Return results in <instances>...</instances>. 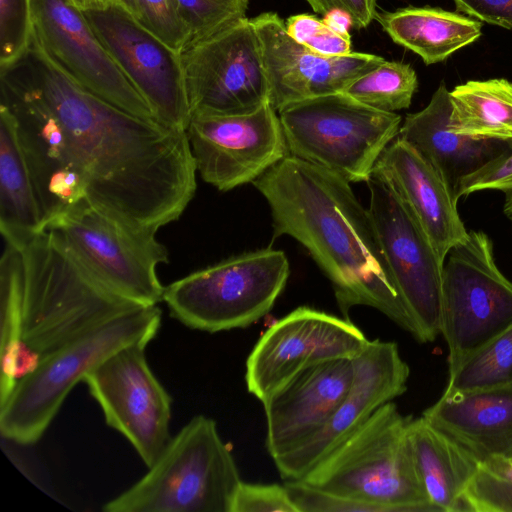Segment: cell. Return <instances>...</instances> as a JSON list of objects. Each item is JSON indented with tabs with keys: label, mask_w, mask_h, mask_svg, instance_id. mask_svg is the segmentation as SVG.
<instances>
[{
	"label": "cell",
	"mask_w": 512,
	"mask_h": 512,
	"mask_svg": "<svg viewBox=\"0 0 512 512\" xmlns=\"http://www.w3.org/2000/svg\"><path fill=\"white\" fill-rule=\"evenodd\" d=\"M3 82L56 120L90 205L139 229L176 221L196 191L186 131L122 110L82 88L33 40Z\"/></svg>",
	"instance_id": "1"
},
{
	"label": "cell",
	"mask_w": 512,
	"mask_h": 512,
	"mask_svg": "<svg viewBox=\"0 0 512 512\" xmlns=\"http://www.w3.org/2000/svg\"><path fill=\"white\" fill-rule=\"evenodd\" d=\"M266 199L274 237L297 240L332 284L349 319L355 306L374 308L421 343L382 254L368 208L338 174L288 155L253 183Z\"/></svg>",
	"instance_id": "2"
},
{
	"label": "cell",
	"mask_w": 512,
	"mask_h": 512,
	"mask_svg": "<svg viewBox=\"0 0 512 512\" xmlns=\"http://www.w3.org/2000/svg\"><path fill=\"white\" fill-rule=\"evenodd\" d=\"M138 306L103 286L58 232L46 229L0 260V402L47 356Z\"/></svg>",
	"instance_id": "3"
},
{
	"label": "cell",
	"mask_w": 512,
	"mask_h": 512,
	"mask_svg": "<svg viewBox=\"0 0 512 512\" xmlns=\"http://www.w3.org/2000/svg\"><path fill=\"white\" fill-rule=\"evenodd\" d=\"M410 417L393 401L382 405L298 481L384 512H436L414 462Z\"/></svg>",
	"instance_id": "4"
},
{
	"label": "cell",
	"mask_w": 512,
	"mask_h": 512,
	"mask_svg": "<svg viewBox=\"0 0 512 512\" xmlns=\"http://www.w3.org/2000/svg\"><path fill=\"white\" fill-rule=\"evenodd\" d=\"M158 305L138 306L74 338L23 377L0 402V432L20 445L36 443L71 390L108 356L136 343L148 345L161 326Z\"/></svg>",
	"instance_id": "5"
},
{
	"label": "cell",
	"mask_w": 512,
	"mask_h": 512,
	"mask_svg": "<svg viewBox=\"0 0 512 512\" xmlns=\"http://www.w3.org/2000/svg\"><path fill=\"white\" fill-rule=\"evenodd\" d=\"M216 422L197 415L172 436L148 472L105 512H230L241 482Z\"/></svg>",
	"instance_id": "6"
},
{
	"label": "cell",
	"mask_w": 512,
	"mask_h": 512,
	"mask_svg": "<svg viewBox=\"0 0 512 512\" xmlns=\"http://www.w3.org/2000/svg\"><path fill=\"white\" fill-rule=\"evenodd\" d=\"M290 156L366 182L398 136L399 114L367 106L344 92L291 103L278 111Z\"/></svg>",
	"instance_id": "7"
},
{
	"label": "cell",
	"mask_w": 512,
	"mask_h": 512,
	"mask_svg": "<svg viewBox=\"0 0 512 512\" xmlns=\"http://www.w3.org/2000/svg\"><path fill=\"white\" fill-rule=\"evenodd\" d=\"M289 275L283 251H250L171 283L163 301L171 316L191 329L216 333L246 328L271 311Z\"/></svg>",
	"instance_id": "8"
},
{
	"label": "cell",
	"mask_w": 512,
	"mask_h": 512,
	"mask_svg": "<svg viewBox=\"0 0 512 512\" xmlns=\"http://www.w3.org/2000/svg\"><path fill=\"white\" fill-rule=\"evenodd\" d=\"M81 265L103 286L140 305L163 301L156 268L168 251L150 230L135 228L84 202L53 221Z\"/></svg>",
	"instance_id": "9"
},
{
	"label": "cell",
	"mask_w": 512,
	"mask_h": 512,
	"mask_svg": "<svg viewBox=\"0 0 512 512\" xmlns=\"http://www.w3.org/2000/svg\"><path fill=\"white\" fill-rule=\"evenodd\" d=\"M512 324V282L497 267L482 231L447 253L442 269L441 334L449 368Z\"/></svg>",
	"instance_id": "10"
},
{
	"label": "cell",
	"mask_w": 512,
	"mask_h": 512,
	"mask_svg": "<svg viewBox=\"0 0 512 512\" xmlns=\"http://www.w3.org/2000/svg\"><path fill=\"white\" fill-rule=\"evenodd\" d=\"M366 184L368 211L394 286L421 343L432 342L441 334L444 262L390 183L373 171Z\"/></svg>",
	"instance_id": "11"
},
{
	"label": "cell",
	"mask_w": 512,
	"mask_h": 512,
	"mask_svg": "<svg viewBox=\"0 0 512 512\" xmlns=\"http://www.w3.org/2000/svg\"><path fill=\"white\" fill-rule=\"evenodd\" d=\"M192 114H243L269 103L260 39L243 17L181 54Z\"/></svg>",
	"instance_id": "12"
},
{
	"label": "cell",
	"mask_w": 512,
	"mask_h": 512,
	"mask_svg": "<svg viewBox=\"0 0 512 512\" xmlns=\"http://www.w3.org/2000/svg\"><path fill=\"white\" fill-rule=\"evenodd\" d=\"M147 344L125 346L84 378L108 426L121 433L150 467L169 440L172 398L151 370Z\"/></svg>",
	"instance_id": "13"
},
{
	"label": "cell",
	"mask_w": 512,
	"mask_h": 512,
	"mask_svg": "<svg viewBox=\"0 0 512 512\" xmlns=\"http://www.w3.org/2000/svg\"><path fill=\"white\" fill-rule=\"evenodd\" d=\"M197 172L220 191L253 183L289 155L277 111L192 114L186 130Z\"/></svg>",
	"instance_id": "14"
},
{
	"label": "cell",
	"mask_w": 512,
	"mask_h": 512,
	"mask_svg": "<svg viewBox=\"0 0 512 512\" xmlns=\"http://www.w3.org/2000/svg\"><path fill=\"white\" fill-rule=\"evenodd\" d=\"M369 340L349 319L301 306L274 322L246 361L247 390L261 403L303 369L355 357Z\"/></svg>",
	"instance_id": "15"
},
{
	"label": "cell",
	"mask_w": 512,
	"mask_h": 512,
	"mask_svg": "<svg viewBox=\"0 0 512 512\" xmlns=\"http://www.w3.org/2000/svg\"><path fill=\"white\" fill-rule=\"evenodd\" d=\"M92 30L161 124L186 131L191 119L180 54L118 2L82 11Z\"/></svg>",
	"instance_id": "16"
},
{
	"label": "cell",
	"mask_w": 512,
	"mask_h": 512,
	"mask_svg": "<svg viewBox=\"0 0 512 512\" xmlns=\"http://www.w3.org/2000/svg\"><path fill=\"white\" fill-rule=\"evenodd\" d=\"M34 38L73 81L131 114L155 119L152 109L100 42L82 11L67 0H34Z\"/></svg>",
	"instance_id": "17"
},
{
	"label": "cell",
	"mask_w": 512,
	"mask_h": 512,
	"mask_svg": "<svg viewBox=\"0 0 512 512\" xmlns=\"http://www.w3.org/2000/svg\"><path fill=\"white\" fill-rule=\"evenodd\" d=\"M351 388L326 424L293 449L273 458L284 481H298L379 407L407 389L408 364L397 343L375 339L354 358Z\"/></svg>",
	"instance_id": "18"
},
{
	"label": "cell",
	"mask_w": 512,
	"mask_h": 512,
	"mask_svg": "<svg viewBox=\"0 0 512 512\" xmlns=\"http://www.w3.org/2000/svg\"><path fill=\"white\" fill-rule=\"evenodd\" d=\"M260 39L269 85V103L278 112L304 99L337 92L380 65L378 55L350 52L326 56L297 42L277 13L252 19Z\"/></svg>",
	"instance_id": "19"
},
{
	"label": "cell",
	"mask_w": 512,
	"mask_h": 512,
	"mask_svg": "<svg viewBox=\"0 0 512 512\" xmlns=\"http://www.w3.org/2000/svg\"><path fill=\"white\" fill-rule=\"evenodd\" d=\"M355 357L324 361L295 374L263 402L266 449L275 458L320 430L347 396Z\"/></svg>",
	"instance_id": "20"
},
{
	"label": "cell",
	"mask_w": 512,
	"mask_h": 512,
	"mask_svg": "<svg viewBox=\"0 0 512 512\" xmlns=\"http://www.w3.org/2000/svg\"><path fill=\"white\" fill-rule=\"evenodd\" d=\"M373 171L390 183L444 262L468 231L459 216L458 201L439 173L398 137L383 151Z\"/></svg>",
	"instance_id": "21"
},
{
	"label": "cell",
	"mask_w": 512,
	"mask_h": 512,
	"mask_svg": "<svg viewBox=\"0 0 512 512\" xmlns=\"http://www.w3.org/2000/svg\"><path fill=\"white\" fill-rule=\"evenodd\" d=\"M422 417L478 461L512 459V383L444 390Z\"/></svg>",
	"instance_id": "22"
},
{
	"label": "cell",
	"mask_w": 512,
	"mask_h": 512,
	"mask_svg": "<svg viewBox=\"0 0 512 512\" xmlns=\"http://www.w3.org/2000/svg\"><path fill=\"white\" fill-rule=\"evenodd\" d=\"M450 115V91L441 83L424 109L405 117L397 137L411 145L439 173L457 200L460 181L510 150L512 141L458 134L449 128Z\"/></svg>",
	"instance_id": "23"
},
{
	"label": "cell",
	"mask_w": 512,
	"mask_h": 512,
	"mask_svg": "<svg viewBox=\"0 0 512 512\" xmlns=\"http://www.w3.org/2000/svg\"><path fill=\"white\" fill-rule=\"evenodd\" d=\"M408 439L417 472L438 512H460L462 495L478 469V461L422 416L410 417Z\"/></svg>",
	"instance_id": "24"
},
{
	"label": "cell",
	"mask_w": 512,
	"mask_h": 512,
	"mask_svg": "<svg viewBox=\"0 0 512 512\" xmlns=\"http://www.w3.org/2000/svg\"><path fill=\"white\" fill-rule=\"evenodd\" d=\"M42 211L12 115L0 105V231L7 245L23 249L44 231Z\"/></svg>",
	"instance_id": "25"
},
{
	"label": "cell",
	"mask_w": 512,
	"mask_h": 512,
	"mask_svg": "<svg viewBox=\"0 0 512 512\" xmlns=\"http://www.w3.org/2000/svg\"><path fill=\"white\" fill-rule=\"evenodd\" d=\"M375 18L395 43L418 54L426 65L444 61L481 36L479 21L441 8L407 7Z\"/></svg>",
	"instance_id": "26"
},
{
	"label": "cell",
	"mask_w": 512,
	"mask_h": 512,
	"mask_svg": "<svg viewBox=\"0 0 512 512\" xmlns=\"http://www.w3.org/2000/svg\"><path fill=\"white\" fill-rule=\"evenodd\" d=\"M449 128L477 139L512 141V83L468 81L450 92Z\"/></svg>",
	"instance_id": "27"
},
{
	"label": "cell",
	"mask_w": 512,
	"mask_h": 512,
	"mask_svg": "<svg viewBox=\"0 0 512 512\" xmlns=\"http://www.w3.org/2000/svg\"><path fill=\"white\" fill-rule=\"evenodd\" d=\"M512 383V324L449 368L445 389L467 390Z\"/></svg>",
	"instance_id": "28"
},
{
	"label": "cell",
	"mask_w": 512,
	"mask_h": 512,
	"mask_svg": "<svg viewBox=\"0 0 512 512\" xmlns=\"http://www.w3.org/2000/svg\"><path fill=\"white\" fill-rule=\"evenodd\" d=\"M417 87V75L409 64L384 60L343 92L377 110L396 113L411 105Z\"/></svg>",
	"instance_id": "29"
},
{
	"label": "cell",
	"mask_w": 512,
	"mask_h": 512,
	"mask_svg": "<svg viewBox=\"0 0 512 512\" xmlns=\"http://www.w3.org/2000/svg\"><path fill=\"white\" fill-rule=\"evenodd\" d=\"M512 512V461L493 457L480 462L466 487L460 512Z\"/></svg>",
	"instance_id": "30"
},
{
	"label": "cell",
	"mask_w": 512,
	"mask_h": 512,
	"mask_svg": "<svg viewBox=\"0 0 512 512\" xmlns=\"http://www.w3.org/2000/svg\"><path fill=\"white\" fill-rule=\"evenodd\" d=\"M146 30L181 54L191 35L175 0H116Z\"/></svg>",
	"instance_id": "31"
},
{
	"label": "cell",
	"mask_w": 512,
	"mask_h": 512,
	"mask_svg": "<svg viewBox=\"0 0 512 512\" xmlns=\"http://www.w3.org/2000/svg\"><path fill=\"white\" fill-rule=\"evenodd\" d=\"M34 0H0V70L16 63L34 40Z\"/></svg>",
	"instance_id": "32"
},
{
	"label": "cell",
	"mask_w": 512,
	"mask_h": 512,
	"mask_svg": "<svg viewBox=\"0 0 512 512\" xmlns=\"http://www.w3.org/2000/svg\"><path fill=\"white\" fill-rule=\"evenodd\" d=\"M175 2L189 28L191 35L189 45H191L245 17L249 0H175Z\"/></svg>",
	"instance_id": "33"
},
{
	"label": "cell",
	"mask_w": 512,
	"mask_h": 512,
	"mask_svg": "<svg viewBox=\"0 0 512 512\" xmlns=\"http://www.w3.org/2000/svg\"><path fill=\"white\" fill-rule=\"evenodd\" d=\"M285 26L292 38L319 54L343 56L351 52L350 34L334 30L316 16L293 15L287 19Z\"/></svg>",
	"instance_id": "34"
},
{
	"label": "cell",
	"mask_w": 512,
	"mask_h": 512,
	"mask_svg": "<svg viewBox=\"0 0 512 512\" xmlns=\"http://www.w3.org/2000/svg\"><path fill=\"white\" fill-rule=\"evenodd\" d=\"M230 512H299L285 485L248 483L238 485Z\"/></svg>",
	"instance_id": "35"
},
{
	"label": "cell",
	"mask_w": 512,
	"mask_h": 512,
	"mask_svg": "<svg viewBox=\"0 0 512 512\" xmlns=\"http://www.w3.org/2000/svg\"><path fill=\"white\" fill-rule=\"evenodd\" d=\"M483 190H498L503 193L512 190V148L464 177L458 185L456 198L459 200Z\"/></svg>",
	"instance_id": "36"
},
{
	"label": "cell",
	"mask_w": 512,
	"mask_h": 512,
	"mask_svg": "<svg viewBox=\"0 0 512 512\" xmlns=\"http://www.w3.org/2000/svg\"><path fill=\"white\" fill-rule=\"evenodd\" d=\"M321 15L332 11L346 13L357 29L367 27L376 17V0H306Z\"/></svg>",
	"instance_id": "37"
},
{
	"label": "cell",
	"mask_w": 512,
	"mask_h": 512,
	"mask_svg": "<svg viewBox=\"0 0 512 512\" xmlns=\"http://www.w3.org/2000/svg\"><path fill=\"white\" fill-rule=\"evenodd\" d=\"M456 8L492 25L512 29V0H453Z\"/></svg>",
	"instance_id": "38"
},
{
	"label": "cell",
	"mask_w": 512,
	"mask_h": 512,
	"mask_svg": "<svg viewBox=\"0 0 512 512\" xmlns=\"http://www.w3.org/2000/svg\"><path fill=\"white\" fill-rule=\"evenodd\" d=\"M323 21L341 33H348L349 27L352 26L350 17L341 11H332L326 14Z\"/></svg>",
	"instance_id": "39"
},
{
	"label": "cell",
	"mask_w": 512,
	"mask_h": 512,
	"mask_svg": "<svg viewBox=\"0 0 512 512\" xmlns=\"http://www.w3.org/2000/svg\"><path fill=\"white\" fill-rule=\"evenodd\" d=\"M72 6L80 11L104 7L116 2V0H67Z\"/></svg>",
	"instance_id": "40"
},
{
	"label": "cell",
	"mask_w": 512,
	"mask_h": 512,
	"mask_svg": "<svg viewBox=\"0 0 512 512\" xmlns=\"http://www.w3.org/2000/svg\"><path fill=\"white\" fill-rule=\"evenodd\" d=\"M503 212L512 221V190L504 193Z\"/></svg>",
	"instance_id": "41"
},
{
	"label": "cell",
	"mask_w": 512,
	"mask_h": 512,
	"mask_svg": "<svg viewBox=\"0 0 512 512\" xmlns=\"http://www.w3.org/2000/svg\"><path fill=\"white\" fill-rule=\"evenodd\" d=\"M512 461V459H510Z\"/></svg>",
	"instance_id": "42"
}]
</instances>
